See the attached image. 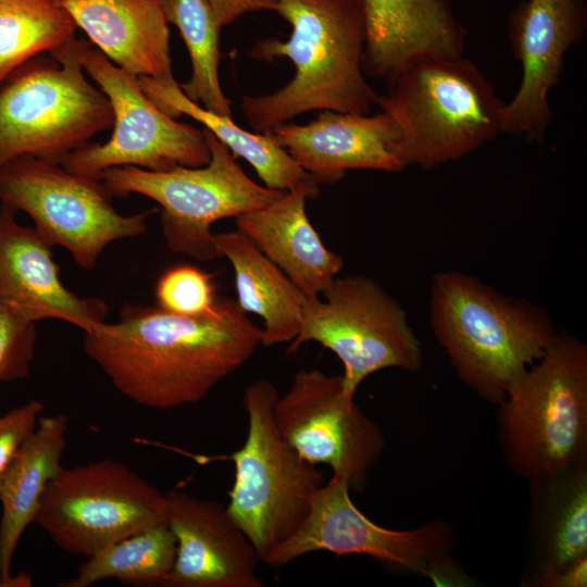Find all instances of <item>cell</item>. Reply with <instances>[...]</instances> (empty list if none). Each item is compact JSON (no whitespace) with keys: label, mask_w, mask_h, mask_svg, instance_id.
Listing matches in <instances>:
<instances>
[{"label":"cell","mask_w":587,"mask_h":587,"mask_svg":"<svg viewBox=\"0 0 587 587\" xmlns=\"http://www.w3.org/2000/svg\"><path fill=\"white\" fill-rule=\"evenodd\" d=\"M138 79L143 92L164 113L173 118L185 114L202 124L230 152L251 164L265 187L282 191L305 187L319 195L320 184L292 160L271 132L250 133L238 126L232 116L204 109L187 98L175 79L148 76Z\"/></svg>","instance_id":"obj_25"},{"label":"cell","mask_w":587,"mask_h":587,"mask_svg":"<svg viewBox=\"0 0 587 587\" xmlns=\"http://www.w3.org/2000/svg\"><path fill=\"white\" fill-rule=\"evenodd\" d=\"M113 122L109 99L87 79L68 41L0 82V166L22 155L62 165Z\"/></svg>","instance_id":"obj_6"},{"label":"cell","mask_w":587,"mask_h":587,"mask_svg":"<svg viewBox=\"0 0 587 587\" xmlns=\"http://www.w3.org/2000/svg\"><path fill=\"white\" fill-rule=\"evenodd\" d=\"M429 323L459 378L495 405L558 333L544 308L458 270L433 276Z\"/></svg>","instance_id":"obj_3"},{"label":"cell","mask_w":587,"mask_h":587,"mask_svg":"<svg viewBox=\"0 0 587 587\" xmlns=\"http://www.w3.org/2000/svg\"><path fill=\"white\" fill-rule=\"evenodd\" d=\"M35 522L62 550L85 558L167 522L165 494L125 464L104 459L61 469L47 485Z\"/></svg>","instance_id":"obj_13"},{"label":"cell","mask_w":587,"mask_h":587,"mask_svg":"<svg viewBox=\"0 0 587 587\" xmlns=\"http://www.w3.org/2000/svg\"><path fill=\"white\" fill-rule=\"evenodd\" d=\"M316 196L309 188L298 187L270 205L235 217L237 228L307 296H320L345 264L309 221L305 201Z\"/></svg>","instance_id":"obj_21"},{"label":"cell","mask_w":587,"mask_h":587,"mask_svg":"<svg viewBox=\"0 0 587 587\" xmlns=\"http://www.w3.org/2000/svg\"><path fill=\"white\" fill-rule=\"evenodd\" d=\"M320 296H307L297 337L288 351L315 341L342 363L345 386L357 392L385 369L416 372L423 363L419 336L402 304L374 279L337 276Z\"/></svg>","instance_id":"obj_9"},{"label":"cell","mask_w":587,"mask_h":587,"mask_svg":"<svg viewBox=\"0 0 587 587\" xmlns=\"http://www.w3.org/2000/svg\"><path fill=\"white\" fill-rule=\"evenodd\" d=\"M36 341L35 322L0 303V382L28 376Z\"/></svg>","instance_id":"obj_30"},{"label":"cell","mask_w":587,"mask_h":587,"mask_svg":"<svg viewBox=\"0 0 587 587\" xmlns=\"http://www.w3.org/2000/svg\"><path fill=\"white\" fill-rule=\"evenodd\" d=\"M497 405L501 453L520 477L587 463V345L558 332Z\"/></svg>","instance_id":"obj_5"},{"label":"cell","mask_w":587,"mask_h":587,"mask_svg":"<svg viewBox=\"0 0 587 587\" xmlns=\"http://www.w3.org/2000/svg\"><path fill=\"white\" fill-rule=\"evenodd\" d=\"M176 557L165 587H262L261 559L227 507L179 489L165 494Z\"/></svg>","instance_id":"obj_16"},{"label":"cell","mask_w":587,"mask_h":587,"mask_svg":"<svg viewBox=\"0 0 587 587\" xmlns=\"http://www.w3.org/2000/svg\"><path fill=\"white\" fill-rule=\"evenodd\" d=\"M278 396L265 379L245 389L248 432L232 455L235 480L226 505L262 562L301 527L325 484L324 473L282 437L273 414Z\"/></svg>","instance_id":"obj_7"},{"label":"cell","mask_w":587,"mask_h":587,"mask_svg":"<svg viewBox=\"0 0 587 587\" xmlns=\"http://www.w3.org/2000/svg\"><path fill=\"white\" fill-rule=\"evenodd\" d=\"M587 558H583L541 582L539 587H586Z\"/></svg>","instance_id":"obj_33"},{"label":"cell","mask_w":587,"mask_h":587,"mask_svg":"<svg viewBox=\"0 0 587 587\" xmlns=\"http://www.w3.org/2000/svg\"><path fill=\"white\" fill-rule=\"evenodd\" d=\"M260 346L262 329L223 297L198 316L128 304L118 322L84 337L86 354L122 395L158 410L201 401Z\"/></svg>","instance_id":"obj_1"},{"label":"cell","mask_w":587,"mask_h":587,"mask_svg":"<svg viewBox=\"0 0 587 587\" xmlns=\"http://www.w3.org/2000/svg\"><path fill=\"white\" fill-rule=\"evenodd\" d=\"M587 32V0H522L508 18V38L522 68L504 102L501 132L541 142L553 121L549 92L560 84L564 58Z\"/></svg>","instance_id":"obj_15"},{"label":"cell","mask_w":587,"mask_h":587,"mask_svg":"<svg viewBox=\"0 0 587 587\" xmlns=\"http://www.w3.org/2000/svg\"><path fill=\"white\" fill-rule=\"evenodd\" d=\"M359 1L365 29V75L388 83L416 57L463 55L466 30L449 0Z\"/></svg>","instance_id":"obj_19"},{"label":"cell","mask_w":587,"mask_h":587,"mask_svg":"<svg viewBox=\"0 0 587 587\" xmlns=\"http://www.w3.org/2000/svg\"><path fill=\"white\" fill-rule=\"evenodd\" d=\"M203 134L211 153L203 166L162 172L116 166L100 177L115 197L138 193L155 201L166 246L200 262L221 258L211 230L215 222L270 205L285 193L250 179L225 145L205 128Z\"/></svg>","instance_id":"obj_8"},{"label":"cell","mask_w":587,"mask_h":587,"mask_svg":"<svg viewBox=\"0 0 587 587\" xmlns=\"http://www.w3.org/2000/svg\"><path fill=\"white\" fill-rule=\"evenodd\" d=\"M67 427L65 415L40 416L35 430L20 448L2 479L0 586H32L30 575H11L12 559L24 530L35 522L47 485L62 469Z\"/></svg>","instance_id":"obj_23"},{"label":"cell","mask_w":587,"mask_h":587,"mask_svg":"<svg viewBox=\"0 0 587 587\" xmlns=\"http://www.w3.org/2000/svg\"><path fill=\"white\" fill-rule=\"evenodd\" d=\"M217 298L213 275L190 264L172 266L155 285L158 307L178 315H203L213 310Z\"/></svg>","instance_id":"obj_29"},{"label":"cell","mask_w":587,"mask_h":587,"mask_svg":"<svg viewBox=\"0 0 587 587\" xmlns=\"http://www.w3.org/2000/svg\"><path fill=\"white\" fill-rule=\"evenodd\" d=\"M455 544L451 525L442 520L404 530L376 524L352 502L347 483L332 476L314 495L301 527L263 563L279 567L315 551L360 554L439 585H462L465 576L452 557Z\"/></svg>","instance_id":"obj_11"},{"label":"cell","mask_w":587,"mask_h":587,"mask_svg":"<svg viewBox=\"0 0 587 587\" xmlns=\"http://www.w3.org/2000/svg\"><path fill=\"white\" fill-rule=\"evenodd\" d=\"M16 212L0 207V303L32 322L57 319L84 333L105 322L108 305L98 298H82L60 278L49 245L34 227L16 222Z\"/></svg>","instance_id":"obj_18"},{"label":"cell","mask_w":587,"mask_h":587,"mask_svg":"<svg viewBox=\"0 0 587 587\" xmlns=\"http://www.w3.org/2000/svg\"><path fill=\"white\" fill-rule=\"evenodd\" d=\"M168 24L180 32L189 52L192 72L179 84L191 101L220 115L232 116L230 100L218 79L220 32L213 9L207 0H159Z\"/></svg>","instance_id":"obj_27"},{"label":"cell","mask_w":587,"mask_h":587,"mask_svg":"<svg viewBox=\"0 0 587 587\" xmlns=\"http://www.w3.org/2000/svg\"><path fill=\"white\" fill-rule=\"evenodd\" d=\"M71 47L109 99L114 122L108 141L88 142L73 151L62 163L65 168L100 179L105 170L116 166L162 172L209 163L203 129L164 113L143 92L138 76L115 65L89 40L73 38Z\"/></svg>","instance_id":"obj_12"},{"label":"cell","mask_w":587,"mask_h":587,"mask_svg":"<svg viewBox=\"0 0 587 587\" xmlns=\"http://www.w3.org/2000/svg\"><path fill=\"white\" fill-rule=\"evenodd\" d=\"M272 11L291 26L287 41L258 40L251 58L289 59L295 73L283 88L243 96L241 110L258 133L310 111L370 114L378 95L362 68L364 20L359 0H274Z\"/></svg>","instance_id":"obj_2"},{"label":"cell","mask_w":587,"mask_h":587,"mask_svg":"<svg viewBox=\"0 0 587 587\" xmlns=\"http://www.w3.org/2000/svg\"><path fill=\"white\" fill-rule=\"evenodd\" d=\"M221 24L226 26L249 12L272 11L274 0H207Z\"/></svg>","instance_id":"obj_32"},{"label":"cell","mask_w":587,"mask_h":587,"mask_svg":"<svg viewBox=\"0 0 587 587\" xmlns=\"http://www.w3.org/2000/svg\"><path fill=\"white\" fill-rule=\"evenodd\" d=\"M292 160L319 184L340 180L351 170L401 172L400 133L386 112L322 111L314 121L282 124L272 132Z\"/></svg>","instance_id":"obj_17"},{"label":"cell","mask_w":587,"mask_h":587,"mask_svg":"<svg viewBox=\"0 0 587 587\" xmlns=\"http://www.w3.org/2000/svg\"><path fill=\"white\" fill-rule=\"evenodd\" d=\"M342 375L312 369L295 374L278 396L274 420L282 437L312 464H325L350 491L361 492L385 448L380 427L357 404Z\"/></svg>","instance_id":"obj_14"},{"label":"cell","mask_w":587,"mask_h":587,"mask_svg":"<svg viewBox=\"0 0 587 587\" xmlns=\"http://www.w3.org/2000/svg\"><path fill=\"white\" fill-rule=\"evenodd\" d=\"M378 96L400 133L399 154L425 171L458 161L501 132L504 102L464 55L425 54L404 64Z\"/></svg>","instance_id":"obj_4"},{"label":"cell","mask_w":587,"mask_h":587,"mask_svg":"<svg viewBox=\"0 0 587 587\" xmlns=\"http://www.w3.org/2000/svg\"><path fill=\"white\" fill-rule=\"evenodd\" d=\"M529 564L523 586L587 558V463L528 482Z\"/></svg>","instance_id":"obj_22"},{"label":"cell","mask_w":587,"mask_h":587,"mask_svg":"<svg viewBox=\"0 0 587 587\" xmlns=\"http://www.w3.org/2000/svg\"><path fill=\"white\" fill-rule=\"evenodd\" d=\"M89 41L135 76L173 80L168 23L159 0H63Z\"/></svg>","instance_id":"obj_20"},{"label":"cell","mask_w":587,"mask_h":587,"mask_svg":"<svg viewBox=\"0 0 587 587\" xmlns=\"http://www.w3.org/2000/svg\"><path fill=\"white\" fill-rule=\"evenodd\" d=\"M63 0H0V82L29 59L75 38Z\"/></svg>","instance_id":"obj_28"},{"label":"cell","mask_w":587,"mask_h":587,"mask_svg":"<svg viewBox=\"0 0 587 587\" xmlns=\"http://www.w3.org/2000/svg\"><path fill=\"white\" fill-rule=\"evenodd\" d=\"M103 180L61 164L22 155L0 166V201L26 213L52 247L65 248L84 270H92L107 246L146 233L154 211L123 215Z\"/></svg>","instance_id":"obj_10"},{"label":"cell","mask_w":587,"mask_h":587,"mask_svg":"<svg viewBox=\"0 0 587 587\" xmlns=\"http://www.w3.org/2000/svg\"><path fill=\"white\" fill-rule=\"evenodd\" d=\"M43 403L30 400L0 416V486L17 451L35 430Z\"/></svg>","instance_id":"obj_31"},{"label":"cell","mask_w":587,"mask_h":587,"mask_svg":"<svg viewBox=\"0 0 587 587\" xmlns=\"http://www.w3.org/2000/svg\"><path fill=\"white\" fill-rule=\"evenodd\" d=\"M214 243L234 270L238 305L263 320L262 346L291 342L307 295L238 228L214 234Z\"/></svg>","instance_id":"obj_24"},{"label":"cell","mask_w":587,"mask_h":587,"mask_svg":"<svg viewBox=\"0 0 587 587\" xmlns=\"http://www.w3.org/2000/svg\"><path fill=\"white\" fill-rule=\"evenodd\" d=\"M176 557V538L168 523L146 528L111 544L90 557L77 576L61 587H87L105 578L135 586H162Z\"/></svg>","instance_id":"obj_26"}]
</instances>
